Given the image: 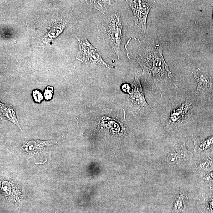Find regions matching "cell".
Segmentation results:
<instances>
[{
  "instance_id": "6da1fadb",
  "label": "cell",
  "mask_w": 213,
  "mask_h": 213,
  "mask_svg": "<svg viewBox=\"0 0 213 213\" xmlns=\"http://www.w3.org/2000/svg\"><path fill=\"white\" fill-rule=\"evenodd\" d=\"M137 41L138 43L131 46L129 57L131 56L141 67L142 75L149 85L161 96L167 84L171 83L178 88L168 64L164 59L160 44L147 39L143 42Z\"/></svg>"
},
{
  "instance_id": "7a4b0ae2",
  "label": "cell",
  "mask_w": 213,
  "mask_h": 213,
  "mask_svg": "<svg viewBox=\"0 0 213 213\" xmlns=\"http://www.w3.org/2000/svg\"><path fill=\"white\" fill-rule=\"evenodd\" d=\"M99 35L111 46L120 61V46L123 34L121 14L119 10H109L98 25Z\"/></svg>"
},
{
  "instance_id": "3957f363",
  "label": "cell",
  "mask_w": 213,
  "mask_h": 213,
  "mask_svg": "<svg viewBox=\"0 0 213 213\" xmlns=\"http://www.w3.org/2000/svg\"><path fill=\"white\" fill-rule=\"evenodd\" d=\"M135 79L132 84H124L121 86L122 90L129 93L134 109L137 113L143 114L149 108L145 99L144 92L140 82V75L135 72Z\"/></svg>"
},
{
  "instance_id": "277c9868",
  "label": "cell",
  "mask_w": 213,
  "mask_h": 213,
  "mask_svg": "<svg viewBox=\"0 0 213 213\" xmlns=\"http://www.w3.org/2000/svg\"><path fill=\"white\" fill-rule=\"evenodd\" d=\"M78 41V51L76 58L86 64H94L109 68L115 67L106 64L103 59L99 50L92 46L87 39L82 40L77 37Z\"/></svg>"
},
{
  "instance_id": "5b68a950",
  "label": "cell",
  "mask_w": 213,
  "mask_h": 213,
  "mask_svg": "<svg viewBox=\"0 0 213 213\" xmlns=\"http://www.w3.org/2000/svg\"><path fill=\"white\" fill-rule=\"evenodd\" d=\"M126 1L133 12L135 25L139 27L146 35L148 14L155 1L131 0Z\"/></svg>"
},
{
  "instance_id": "8992f818",
  "label": "cell",
  "mask_w": 213,
  "mask_h": 213,
  "mask_svg": "<svg viewBox=\"0 0 213 213\" xmlns=\"http://www.w3.org/2000/svg\"><path fill=\"white\" fill-rule=\"evenodd\" d=\"M192 152L187 149L185 143L173 146L168 152L166 160L170 165L177 166L184 163L189 162L193 158Z\"/></svg>"
},
{
  "instance_id": "52a82bcc",
  "label": "cell",
  "mask_w": 213,
  "mask_h": 213,
  "mask_svg": "<svg viewBox=\"0 0 213 213\" xmlns=\"http://www.w3.org/2000/svg\"><path fill=\"white\" fill-rule=\"evenodd\" d=\"M193 73L197 81V92L206 94L213 91L212 79L209 74L199 68L194 69Z\"/></svg>"
},
{
  "instance_id": "ba28073f",
  "label": "cell",
  "mask_w": 213,
  "mask_h": 213,
  "mask_svg": "<svg viewBox=\"0 0 213 213\" xmlns=\"http://www.w3.org/2000/svg\"><path fill=\"white\" fill-rule=\"evenodd\" d=\"M1 117L3 120L10 121L22 130L17 118L16 110L13 105L8 103H1Z\"/></svg>"
},
{
  "instance_id": "9c48e42d",
  "label": "cell",
  "mask_w": 213,
  "mask_h": 213,
  "mask_svg": "<svg viewBox=\"0 0 213 213\" xmlns=\"http://www.w3.org/2000/svg\"><path fill=\"white\" fill-rule=\"evenodd\" d=\"M194 151L197 155H200L213 148V135L206 139L195 138L193 140Z\"/></svg>"
},
{
  "instance_id": "30bf717a",
  "label": "cell",
  "mask_w": 213,
  "mask_h": 213,
  "mask_svg": "<svg viewBox=\"0 0 213 213\" xmlns=\"http://www.w3.org/2000/svg\"><path fill=\"white\" fill-rule=\"evenodd\" d=\"M56 143L55 141H40V140H31L25 145V150L28 152H35L38 151L45 150L49 149Z\"/></svg>"
},
{
  "instance_id": "8fae6325",
  "label": "cell",
  "mask_w": 213,
  "mask_h": 213,
  "mask_svg": "<svg viewBox=\"0 0 213 213\" xmlns=\"http://www.w3.org/2000/svg\"><path fill=\"white\" fill-rule=\"evenodd\" d=\"M81 2L91 8L99 10L103 16H105L109 8L113 7L115 1H81Z\"/></svg>"
},
{
  "instance_id": "7c38bea8",
  "label": "cell",
  "mask_w": 213,
  "mask_h": 213,
  "mask_svg": "<svg viewBox=\"0 0 213 213\" xmlns=\"http://www.w3.org/2000/svg\"><path fill=\"white\" fill-rule=\"evenodd\" d=\"M187 200L188 197L186 193L183 190L180 189L175 198L174 203V209L176 211L182 210L185 207Z\"/></svg>"
},
{
  "instance_id": "4fadbf2b",
  "label": "cell",
  "mask_w": 213,
  "mask_h": 213,
  "mask_svg": "<svg viewBox=\"0 0 213 213\" xmlns=\"http://www.w3.org/2000/svg\"><path fill=\"white\" fill-rule=\"evenodd\" d=\"M32 96L33 99L36 102L40 103L43 99V95L40 90H34L33 91Z\"/></svg>"
},
{
  "instance_id": "5bb4252c",
  "label": "cell",
  "mask_w": 213,
  "mask_h": 213,
  "mask_svg": "<svg viewBox=\"0 0 213 213\" xmlns=\"http://www.w3.org/2000/svg\"><path fill=\"white\" fill-rule=\"evenodd\" d=\"M53 87H48L45 90L44 95L47 100H49L51 99L53 93Z\"/></svg>"
},
{
  "instance_id": "9a60e30c",
  "label": "cell",
  "mask_w": 213,
  "mask_h": 213,
  "mask_svg": "<svg viewBox=\"0 0 213 213\" xmlns=\"http://www.w3.org/2000/svg\"><path fill=\"white\" fill-rule=\"evenodd\" d=\"M210 177L211 178V179H212L213 180V171L212 172H211V173L210 174Z\"/></svg>"
},
{
  "instance_id": "2e32d148",
  "label": "cell",
  "mask_w": 213,
  "mask_h": 213,
  "mask_svg": "<svg viewBox=\"0 0 213 213\" xmlns=\"http://www.w3.org/2000/svg\"><path fill=\"white\" fill-rule=\"evenodd\" d=\"M212 7H213V4H212Z\"/></svg>"
}]
</instances>
